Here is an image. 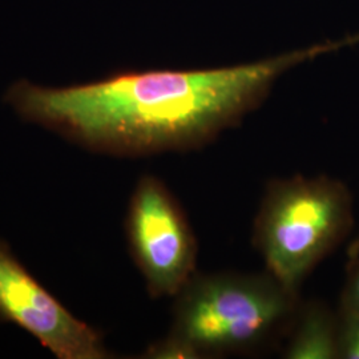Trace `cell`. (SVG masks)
<instances>
[{"label":"cell","mask_w":359,"mask_h":359,"mask_svg":"<svg viewBox=\"0 0 359 359\" xmlns=\"http://www.w3.org/2000/svg\"><path fill=\"white\" fill-rule=\"evenodd\" d=\"M339 322L320 304L298 308L285 347L287 359L339 358Z\"/></svg>","instance_id":"cell-6"},{"label":"cell","mask_w":359,"mask_h":359,"mask_svg":"<svg viewBox=\"0 0 359 359\" xmlns=\"http://www.w3.org/2000/svg\"><path fill=\"white\" fill-rule=\"evenodd\" d=\"M350 41H359V36H357L355 39H351Z\"/></svg>","instance_id":"cell-11"},{"label":"cell","mask_w":359,"mask_h":359,"mask_svg":"<svg viewBox=\"0 0 359 359\" xmlns=\"http://www.w3.org/2000/svg\"><path fill=\"white\" fill-rule=\"evenodd\" d=\"M142 358L151 359H201L192 347L177 337L168 334L158 342L147 348Z\"/></svg>","instance_id":"cell-7"},{"label":"cell","mask_w":359,"mask_h":359,"mask_svg":"<svg viewBox=\"0 0 359 359\" xmlns=\"http://www.w3.org/2000/svg\"><path fill=\"white\" fill-rule=\"evenodd\" d=\"M298 299L269 273H196L175 297L169 334L200 358L249 351L293 322Z\"/></svg>","instance_id":"cell-2"},{"label":"cell","mask_w":359,"mask_h":359,"mask_svg":"<svg viewBox=\"0 0 359 359\" xmlns=\"http://www.w3.org/2000/svg\"><path fill=\"white\" fill-rule=\"evenodd\" d=\"M332 47L222 68L128 71L60 88L22 80L6 99L23 118L96 154L187 152L238 124L287 69Z\"/></svg>","instance_id":"cell-1"},{"label":"cell","mask_w":359,"mask_h":359,"mask_svg":"<svg viewBox=\"0 0 359 359\" xmlns=\"http://www.w3.org/2000/svg\"><path fill=\"white\" fill-rule=\"evenodd\" d=\"M359 259V233L347 248V268H351Z\"/></svg>","instance_id":"cell-10"},{"label":"cell","mask_w":359,"mask_h":359,"mask_svg":"<svg viewBox=\"0 0 359 359\" xmlns=\"http://www.w3.org/2000/svg\"><path fill=\"white\" fill-rule=\"evenodd\" d=\"M353 224L351 196L337 180L297 175L266 187L253 244L266 273L299 295L309 274L342 241Z\"/></svg>","instance_id":"cell-3"},{"label":"cell","mask_w":359,"mask_h":359,"mask_svg":"<svg viewBox=\"0 0 359 359\" xmlns=\"http://www.w3.org/2000/svg\"><path fill=\"white\" fill-rule=\"evenodd\" d=\"M339 358L359 359V316L341 314Z\"/></svg>","instance_id":"cell-8"},{"label":"cell","mask_w":359,"mask_h":359,"mask_svg":"<svg viewBox=\"0 0 359 359\" xmlns=\"http://www.w3.org/2000/svg\"><path fill=\"white\" fill-rule=\"evenodd\" d=\"M129 252L152 298H175L196 274L197 240L173 193L152 175L135 187L126 219Z\"/></svg>","instance_id":"cell-4"},{"label":"cell","mask_w":359,"mask_h":359,"mask_svg":"<svg viewBox=\"0 0 359 359\" xmlns=\"http://www.w3.org/2000/svg\"><path fill=\"white\" fill-rule=\"evenodd\" d=\"M0 321L35 337L59 359H104L103 338L44 289L0 240Z\"/></svg>","instance_id":"cell-5"},{"label":"cell","mask_w":359,"mask_h":359,"mask_svg":"<svg viewBox=\"0 0 359 359\" xmlns=\"http://www.w3.org/2000/svg\"><path fill=\"white\" fill-rule=\"evenodd\" d=\"M348 270L351 271V276L342 294L341 314L359 316V259Z\"/></svg>","instance_id":"cell-9"}]
</instances>
